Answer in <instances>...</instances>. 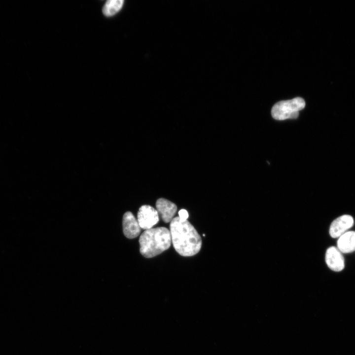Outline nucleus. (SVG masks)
<instances>
[{
    "label": "nucleus",
    "mask_w": 355,
    "mask_h": 355,
    "mask_svg": "<svg viewBox=\"0 0 355 355\" xmlns=\"http://www.w3.org/2000/svg\"><path fill=\"white\" fill-rule=\"evenodd\" d=\"M137 219L140 227L145 230L152 228L159 220L157 211L148 205H143L140 207Z\"/></svg>",
    "instance_id": "nucleus-4"
},
{
    "label": "nucleus",
    "mask_w": 355,
    "mask_h": 355,
    "mask_svg": "<svg viewBox=\"0 0 355 355\" xmlns=\"http://www.w3.org/2000/svg\"><path fill=\"white\" fill-rule=\"evenodd\" d=\"M354 219L350 215H341L335 219L329 228V234L333 238H339L353 226Z\"/></svg>",
    "instance_id": "nucleus-5"
},
{
    "label": "nucleus",
    "mask_w": 355,
    "mask_h": 355,
    "mask_svg": "<svg viewBox=\"0 0 355 355\" xmlns=\"http://www.w3.org/2000/svg\"><path fill=\"white\" fill-rule=\"evenodd\" d=\"M122 0H108L103 8V12L106 16H111L117 13L122 8Z\"/></svg>",
    "instance_id": "nucleus-10"
},
{
    "label": "nucleus",
    "mask_w": 355,
    "mask_h": 355,
    "mask_svg": "<svg viewBox=\"0 0 355 355\" xmlns=\"http://www.w3.org/2000/svg\"><path fill=\"white\" fill-rule=\"evenodd\" d=\"M156 207L158 213L165 223L172 220L177 211V206L174 203L164 198L157 200Z\"/></svg>",
    "instance_id": "nucleus-8"
},
{
    "label": "nucleus",
    "mask_w": 355,
    "mask_h": 355,
    "mask_svg": "<svg viewBox=\"0 0 355 355\" xmlns=\"http://www.w3.org/2000/svg\"><path fill=\"white\" fill-rule=\"evenodd\" d=\"M305 106V102L300 97L282 101L273 106L271 114L274 119L278 120L295 119L298 117L299 110L303 109Z\"/></svg>",
    "instance_id": "nucleus-3"
},
{
    "label": "nucleus",
    "mask_w": 355,
    "mask_h": 355,
    "mask_svg": "<svg viewBox=\"0 0 355 355\" xmlns=\"http://www.w3.org/2000/svg\"><path fill=\"white\" fill-rule=\"evenodd\" d=\"M337 248L342 253H347L355 250V231L346 232L337 241Z\"/></svg>",
    "instance_id": "nucleus-9"
},
{
    "label": "nucleus",
    "mask_w": 355,
    "mask_h": 355,
    "mask_svg": "<svg viewBox=\"0 0 355 355\" xmlns=\"http://www.w3.org/2000/svg\"><path fill=\"white\" fill-rule=\"evenodd\" d=\"M325 260L328 267L335 272L342 271L345 266L344 259L337 248L332 246L326 250Z\"/></svg>",
    "instance_id": "nucleus-6"
},
{
    "label": "nucleus",
    "mask_w": 355,
    "mask_h": 355,
    "mask_svg": "<svg viewBox=\"0 0 355 355\" xmlns=\"http://www.w3.org/2000/svg\"><path fill=\"white\" fill-rule=\"evenodd\" d=\"M171 243V233L167 228L145 230L139 239L140 252L146 258H151L168 249Z\"/></svg>",
    "instance_id": "nucleus-2"
},
{
    "label": "nucleus",
    "mask_w": 355,
    "mask_h": 355,
    "mask_svg": "<svg viewBox=\"0 0 355 355\" xmlns=\"http://www.w3.org/2000/svg\"><path fill=\"white\" fill-rule=\"evenodd\" d=\"M122 224L124 234L127 238L134 239L140 234L141 228L132 213L127 212L124 213Z\"/></svg>",
    "instance_id": "nucleus-7"
},
{
    "label": "nucleus",
    "mask_w": 355,
    "mask_h": 355,
    "mask_svg": "<svg viewBox=\"0 0 355 355\" xmlns=\"http://www.w3.org/2000/svg\"><path fill=\"white\" fill-rule=\"evenodd\" d=\"M170 232L173 246L177 252L183 256L197 254L202 246V239L193 226L187 220L179 217L170 222Z\"/></svg>",
    "instance_id": "nucleus-1"
},
{
    "label": "nucleus",
    "mask_w": 355,
    "mask_h": 355,
    "mask_svg": "<svg viewBox=\"0 0 355 355\" xmlns=\"http://www.w3.org/2000/svg\"><path fill=\"white\" fill-rule=\"evenodd\" d=\"M179 217L182 220H187L188 214L186 210L181 209L178 212Z\"/></svg>",
    "instance_id": "nucleus-11"
}]
</instances>
